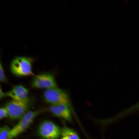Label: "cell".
Segmentation results:
<instances>
[{"mask_svg":"<svg viewBox=\"0 0 139 139\" xmlns=\"http://www.w3.org/2000/svg\"><path fill=\"white\" fill-rule=\"evenodd\" d=\"M6 93V96L11 98L13 100L28 103V91L22 85H18L14 86Z\"/></svg>","mask_w":139,"mask_h":139,"instance_id":"obj_7","label":"cell"},{"mask_svg":"<svg viewBox=\"0 0 139 139\" xmlns=\"http://www.w3.org/2000/svg\"><path fill=\"white\" fill-rule=\"evenodd\" d=\"M6 95V93H4V92L3 91L1 87L0 90V99H2L4 97H5Z\"/></svg>","mask_w":139,"mask_h":139,"instance_id":"obj_13","label":"cell"},{"mask_svg":"<svg viewBox=\"0 0 139 139\" xmlns=\"http://www.w3.org/2000/svg\"><path fill=\"white\" fill-rule=\"evenodd\" d=\"M50 111L58 117L62 118L69 121H72L70 110L63 104L52 105L49 108Z\"/></svg>","mask_w":139,"mask_h":139,"instance_id":"obj_8","label":"cell"},{"mask_svg":"<svg viewBox=\"0 0 139 139\" xmlns=\"http://www.w3.org/2000/svg\"><path fill=\"white\" fill-rule=\"evenodd\" d=\"M62 138L60 139H80L76 133L72 129L65 127L61 132Z\"/></svg>","mask_w":139,"mask_h":139,"instance_id":"obj_9","label":"cell"},{"mask_svg":"<svg viewBox=\"0 0 139 139\" xmlns=\"http://www.w3.org/2000/svg\"><path fill=\"white\" fill-rule=\"evenodd\" d=\"M0 81L2 82H6L7 81L2 65L1 63L0 64Z\"/></svg>","mask_w":139,"mask_h":139,"instance_id":"obj_11","label":"cell"},{"mask_svg":"<svg viewBox=\"0 0 139 139\" xmlns=\"http://www.w3.org/2000/svg\"><path fill=\"white\" fill-rule=\"evenodd\" d=\"M32 85L35 88L47 89L57 88L55 79L51 74L45 73L36 76L32 82Z\"/></svg>","mask_w":139,"mask_h":139,"instance_id":"obj_6","label":"cell"},{"mask_svg":"<svg viewBox=\"0 0 139 139\" xmlns=\"http://www.w3.org/2000/svg\"><path fill=\"white\" fill-rule=\"evenodd\" d=\"M5 107L11 118L17 119L21 118L26 112L28 105V103L12 100L8 102Z\"/></svg>","mask_w":139,"mask_h":139,"instance_id":"obj_4","label":"cell"},{"mask_svg":"<svg viewBox=\"0 0 139 139\" xmlns=\"http://www.w3.org/2000/svg\"><path fill=\"white\" fill-rule=\"evenodd\" d=\"M10 130L7 128H4L0 131V139H13L10 135Z\"/></svg>","mask_w":139,"mask_h":139,"instance_id":"obj_10","label":"cell"},{"mask_svg":"<svg viewBox=\"0 0 139 139\" xmlns=\"http://www.w3.org/2000/svg\"><path fill=\"white\" fill-rule=\"evenodd\" d=\"M38 113L37 111L26 112L17 124L11 129L10 135L11 137L13 138L24 131L32 123Z\"/></svg>","mask_w":139,"mask_h":139,"instance_id":"obj_3","label":"cell"},{"mask_svg":"<svg viewBox=\"0 0 139 139\" xmlns=\"http://www.w3.org/2000/svg\"><path fill=\"white\" fill-rule=\"evenodd\" d=\"M32 59L29 57H18L15 58L10 65L12 72L18 76L33 75L32 68Z\"/></svg>","mask_w":139,"mask_h":139,"instance_id":"obj_2","label":"cell"},{"mask_svg":"<svg viewBox=\"0 0 139 139\" xmlns=\"http://www.w3.org/2000/svg\"><path fill=\"white\" fill-rule=\"evenodd\" d=\"M38 132L44 139H57L60 133L58 126L53 122L47 120L44 121L40 125Z\"/></svg>","mask_w":139,"mask_h":139,"instance_id":"obj_5","label":"cell"},{"mask_svg":"<svg viewBox=\"0 0 139 139\" xmlns=\"http://www.w3.org/2000/svg\"><path fill=\"white\" fill-rule=\"evenodd\" d=\"M44 95L46 101L52 105H64L73 112L69 97L65 91L57 87L49 89L44 91Z\"/></svg>","mask_w":139,"mask_h":139,"instance_id":"obj_1","label":"cell"},{"mask_svg":"<svg viewBox=\"0 0 139 139\" xmlns=\"http://www.w3.org/2000/svg\"><path fill=\"white\" fill-rule=\"evenodd\" d=\"M8 116V111L5 107H1L0 109V118L1 119L7 117Z\"/></svg>","mask_w":139,"mask_h":139,"instance_id":"obj_12","label":"cell"}]
</instances>
